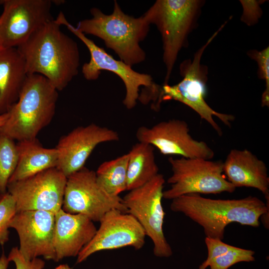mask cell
Here are the masks:
<instances>
[{"label": "cell", "mask_w": 269, "mask_h": 269, "mask_svg": "<svg viewBox=\"0 0 269 269\" xmlns=\"http://www.w3.org/2000/svg\"><path fill=\"white\" fill-rule=\"evenodd\" d=\"M50 20L17 47L28 74L45 77L58 91L65 89L78 75L80 52L77 43Z\"/></svg>", "instance_id": "obj_1"}, {"label": "cell", "mask_w": 269, "mask_h": 269, "mask_svg": "<svg viewBox=\"0 0 269 269\" xmlns=\"http://www.w3.org/2000/svg\"><path fill=\"white\" fill-rule=\"evenodd\" d=\"M265 198L266 203L252 196L237 199H215L192 193L172 200L170 208L199 225L206 237L222 240L225 228L231 223L258 227L261 216L269 211V195Z\"/></svg>", "instance_id": "obj_2"}, {"label": "cell", "mask_w": 269, "mask_h": 269, "mask_svg": "<svg viewBox=\"0 0 269 269\" xmlns=\"http://www.w3.org/2000/svg\"><path fill=\"white\" fill-rule=\"evenodd\" d=\"M90 13L91 18L78 22V30L102 39L120 60L131 67L145 60L146 54L140 43L146 38L150 24L143 15L134 17L125 13L116 0L111 14L97 7L91 8Z\"/></svg>", "instance_id": "obj_3"}, {"label": "cell", "mask_w": 269, "mask_h": 269, "mask_svg": "<svg viewBox=\"0 0 269 269\" xmlns=\"http://www.w3.org/2000/svg\"><path fill=\"white\" fill-rule=\"evenodd\" d=\"M58 98V91L45 77L28 74L0 134L18 141L36 138L51 122Z\"/></svg>", "instance_id": "obj_4"}, {"label": "cell", "mask_w": 269, "mask_h": 269, "mask_svg": "<svg viewBox=\"0 0 269 269\" xmlns=\"http://www.w3.org/2000/svg\"><path fill=\"white\" fill-rule=\"evenodd\" d=\"M228 21H225L200 48L194 54L193 59H188L181 62L179 72L182 79L178 83L160 86L155 110H158L163 101L175 100L181 102L194 110L214 129L219 135L223 134L222 129L214 119L216 117L226 126L230 127L235 117L221 113L213 109L206 102L208 67L201 63L202 56L209 44L223 29Z\"/></svg>", "instance_id": "obj_5"}, {"label": "cell", "mask_w": 269, "mask_h": 269, "mask_svg": "<svg viewBox=\"0 0 269 269\" xmlns=\"http://www.w3.org/2000/svg\"><path fill=\"white\" fill-rule=\"evenodd\" d=\"M205 1L157 0L143 14L149 24L156 25L161 35L163 61L166 67L163 84H168L181 49L187 45Z\"/></svg>", "instance_id": "obj_6"}, {"label": "cell", "mask_w": 269, "mask_h": 269, "mask_svg": "<svg viewBox=\"0 0 269 269\" xmlns=\"http://www.w3.org/2000/svg\"><path fill=\"white\" fill-rule=\"evenodd\" d=\"M172 172L167 183L170 188L163 191V197L173 200L192 194L233 192L236 188L227 179L221 160L200 158L168 159Z\"/></svg>", "instance_id": "obj_7"}, {"label": "cell", "mask_w": 269, "mask_h": 269, "mask_svg": "<svg viewBox=\"0 0 269 269\" xmlns=\"http://www.w3.org/2000/svg\"><path fill=\"white\" fill-rule=\"evenodd\" d=\"M164 176L158 173L143 185L129 191L123 198L127 213L134 216L152 241L153 254L158 257H169L172 249L163 232L165 212L162 205Z\"/></svg>", "instance_id": "obj_8"}, {"label": "cell", "mask_w": 269, "mask_h": 269, "mask_svg": "<svg viewBox=\"0 0 269 269\" xmlns=\"http://www.w3.org/2000/svg\"><path fill=\"white\" fill-rule=\"evenodd\" d=\"M55 20L60 25L66 26L87 47L90 59L88 62L84 63L82 68L83 75L86 80H97L102 70L112 72L121 79L126 89L123 103L127 109L131 110L136 105L140 87L149 88L156 84L151 75L137 72L123 61L115 59L104 48L98 46L69 23L63 12L59 13Z\"/></svg>", "instance_id": "obj_9"}, {"label": "cell", "mask_w": 269, "mask_h": 269, "mask_svg": "<svg viewBox=\"0 0 269 269\" xmlns=\"http://www.w3.org/2000/svg\"><path fill=\"white\" fill-rule=\"evenodd\" d=\"M62 209L99 222L112 209L127 213L123 198L112 196L98 183L95 171L84 167L67 177Z\"/></svg>", "instance_id": "obj_10"}, {"label": "cell", "mask_w": 269, "mask_h": 269, "mask_svg": "<svg viewBox=\"0 0 269 269\" xmlns=\"http://www.w3.org/2000/svg\"><path fill=\"white\" fill-rule=\"evenodd\" d=\"M67 178L57 168L8 183L16 212L42 210L56 213L62 209Z\"/></svg>", "instance_id": "obj_11"}, {"label": "cell", "mask_w": 269, "mask_h": 269, "mask_svg": "<svg viewBox=\"0 0 269 269\" xmlns=\"http://www.w3.org/2000/svg\"><path fill=\"white\" fill-rule=\"evenodd\" d=\"M50 0H1L0 46L17 48L38 29L53 19Z\"/></svg>", "instance_id": "obj_12"}, {"label": "cell", "mask_w": 269, "mask_h": 269, "mask_svg": "<svg viewBox=\"0 0 269 269\" xmlns=\"http://www.w3.org/2000/svg\"><path fill=\"white\" fill-rule=\"evenodd\" d=\"M189 130L185 121L171 119L151 128L139 127L136 137L138 142L157 148L163 155L211 159L215 155L213 149L205 141L194 139Z\"/></svg>", "instance_id": "obj_13"}, {"label": "cell", "mask_w": 269, "mask_h": 269, "mask_svg": "<svg viewBox=\"0 0 269 269\" xmlns=\"http://www.w3.org/2000/svg\"><path fill=\"white\" fill-rule=\"evenodd\" d=\"M99 228L91 240L77 256V263L86 260L93 254L132 247L136 250L142 248L145 243V232L132 215L118 209H112L99 221Z\"/></svg>", "instance_id": "obj_14"}, {"label": "cell", "mask_w": 269, "mask_h": 269, "mask_svg": "<svg viewBox=\"0 0 269 269\" xmlns=\"http://www.w3.org/2000/svg\"><path fill=\"white\" fill-rule=\"evenodd\" d=\"M9 227L17 233L19 250L28 260L42 256L56 262L53 245L55 214L42 210L16 212L11 219Z\"/></svg>", "instance_id": "obj_15"}, {"label": "cell", "mask_w": 269, "mask_h": 269, "mask_svg": "<svg viewBox=\"0 0 269 269\" xmlns=\"http://www.w3.org/2000/svg\"><path fill=\"white\" fill-rule=\"evenodd\" d=\"M119 138L115 131L95 124L78 127L59 139L55 147L58 154L56 168L67 178L85 167L98 144Z\"/></svg>", "instance_id": "obj_16"}, {"label": "cell", "mask_w": 269, "mask_h": 269, "mask_svg": "<svg viewBox=\"0 0 269 269\" xmlns=\"http://www.w3.org/2000/svg\"><path fill=\"white\" fill-rule=\"evenodd\" d=\"M94 222L81 214H70L62 209L55 214L53 245L56 262L76 257L95 236Z\"/></svg>", "instance_id": "obj_17"}, {"label": "cell", "mask_w": 269, "mask_h": 269, "mask_svg": "<svg viewBox=\"0 0 269 269\" xmlns=\"http://www.w3.org/2000/svg\"><path fill=\"white\" fill-rule=\"evenodd\" d=\"M223 163L227 179L236 188L252 187L269 195V177L265 163L248 149H231Z\"/></svg>", "instance_id": "obj_18"}, {"label": "cell", "mask_w": 269, "mask_h": 269, "mask_svg": "<svg viewBox=\"0 0 269 269\" xmlns=\"http://www.w3.org/2000/svg\"><path fill=\"white\" fill-rule=\"evenodd\" d=\"M28 75L17 48H0V115L8 112L17 101Z\"/></svg>", "instance_id": "obj_19"}, {"label": "cell", "mask_w": 269, "mask_h": 269, "mask_svg": "<svg viewBox=\"0 0 269 269\" xmlns=\"http://www.w3.org/2000/svg\"><path fill=\"white\" fill-rule=\"evenodd\" d=\"M18 161L8 183L32 176L45 170L56 168L58 154L56 148H44L36 138L16 144Z\"/></svg>", "instance_id": "obj_20"}, {"label": "cell", "mask_w": 269, "mask_h": 269, "mask_svg": "<svg viewBox=\"0 0 269 269\" xmlns=\"http://www.w3.org/2000/svg\"><path fill=\"white\" fill-rule=\"evenodd\" d=\"M154 149L152 145L140 142L132 146L128 153L127 191L143 185L159 173Z\"/></svg>", "instance_id": "obj_21"}, {"label": "cell", "mask_w": 269, "mask_h": 269, "mask_svg": "<svg viewBox=\"0 0 269 269\" xmlns=\"http://www.w3.org/2000/svg\"><path fill=\"white\" fill-rule=\"evenodd\" d=\"M205 243L207 249L206 259L199 269H228L240 262H250L255 260V252L227 244L222 240L206 237Z\"/></svg>", "instance_id": "obj_22"}, {"label": "cell", "mask_w": 269, "mask_h": 269, "mask_svg": "<svg viewBox=\"0 0 269 269\" xmlns=\"http://www.w3.org/2000/svg\"><path fill=\"white\" fill-rule=\"evenodd\" d=\"M129 153L103 162L96 172L99 185L112 196L119 194L127 189V170Z\"/></svg>", "instance_id": "obj_23"}, {"label": "cell", "mask_w": 269, "mask_h": 269, "mask_svg": "<svg viewBox=\"0 0 269 269\" xmlns=\"http://www.w3.org/2000/svg\"><path fill=\"white\" fill-rule=\"evenodd\" d=\"M18 161V151L14 140L0 134V194L7 192L9 180Z\"/></svg>", "instance_id": "obj_24"}, {"label": "cell", "mask_w": 269, "mask_h": 269, "mask_svg": "<svg viewBox=\"0 0 269 269\" xmlns=\"http://www.w3.org/2000/svg\"><path fill=\"white\" fill-rule=\"evenodd\" d=\"M248 56L255 60L258 64V75L260 79L266 82V89L262 94V106H269V46L258 51L256 49L250 50L247 52Z\"/></svg>", "instance_id": "obj_25"}, {"label": "cell", "mask_w": 269, "mask_h": 269, "mask_svg": "<svg viewBox=\"0 0 269 269\" xmlns=\"http://www.w3.org/2000/svg\"><path fill=\"white\" fill-rule=\"evenodd\" d=\"M16 213V204L8 193L0 194V245L3 246L8 240L9 222Z\"/></svg>", "instance_id": "obj_26"}, {"label": "cell", "mask_w": 269, "mask_h": 269, "mask_svg": "<svg viewBox=\"0 0 269 269\" xmlns=\"http://www.w3.org/2000/svg\"><path fill=\"white\" fill-rule=\"evenodd\" d=\"M266 0H240L243 7L241 21L248 26L257 23L263 14L261 5Z\"/></svg>", "instance_id": "obj_27"}, {"label": "cell", "mask_w": 269, "mask_h": 269, "mask_svg": "<svg viewBox=\"0 0 269 269\" xmlns=\"http://www.w3.org/2000/svg\"><path fill=\"white\" fill-rule=\"evenodd\" d=\"M7 258L9 262L15 264L16 269H43L45 266L44 261L39 258L25 259L17 247L11 249Z\"/></svg>", "instance_id": "obj_28"}, {"label": "cell", "mask_w": 269, "mask_h": 269, "mask_svg": "<svg viewBox=\"0 0 269 269\" xmlns=\"http://www.w3.org/2000/svg\"><path fill=\"white\" fill-rule=\"evenodd\" d=\"M9 261L4 253H2L0 257V269H7Z\"/></svg>", "instance_id": "obj_29"}, {"label": "cell", "mask_w": 269, "mask_h": 269, "mask_svg": "<svg viewBox=\"0 0 269 269\" xmlns=\"http://www.w3.org/2000/svg\"><path fill=\"white\" fill-rule=\"evenodd\" d=\"M8 117V112L0 115V128L3 125Z\"/></svg>", "instance_id": "obj_30"}, {"label": "cell", "mask_w": 269, "mask_h": 269, "mask_svg": "<svg viewBox=\"0 0 269 269\" xmlns=\"http://www.w3.org/2000/svg\"><path fill=\"white\" fill-rule=\"evenodd\" d=\"M54 269H71L68 265L67 264H64V265H61L57 267H56Z\"/></svg>", "instance_id": "obj_31"}, {"label": "cell", "mask_w": 269, "mask_h": 269, "mask_svg": "<svg viewBox=\"0 0 269 269\" xmlns=\"http://www.w3.org/2000/svg\"><path fill=\"white\" fill-rule=\"evenodd\" d=\"M0 47H1L0 46Z\"/></svg>", "instance_id": "obj_32"}]
</instances>
